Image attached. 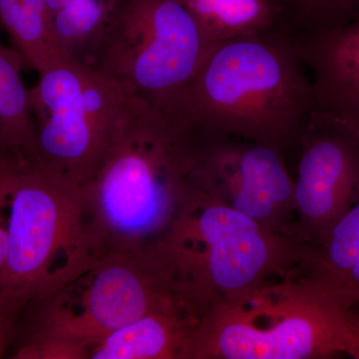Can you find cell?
Here are the masks:
<instances>
[{"mask_svg":"<svg viewBox=\"0 0 359 359\" xmlns=\"http://www.w3.org/2000/svg\"><path fill=\"white\" fill-rule=\"evenodd\" d=\"M191 125L128 96L100 167L81 188L91 264L108 255L165 248L198 189Z\"/></svg>","mask_w":359,"mask_h":359,"instance_id":"6da1fadb","label":"cell"},{"mask_svg":"<svg viewBox=\"0 0 359 359\" xmlns=\"http://www.w3.org/2000/svg\"><path fill=\"white\" fill-rule=\"evenodd\" d=\"M313 111V85L285 23L214 45L166 114L283 154L299 146Z\"/></svg>","mask_w":359,"mask_h":359,"instance_id":"7a4b0ae2","label":"cell"},{"mask_svg":"<svg viewBox=\"0 0 359 359\" xmlns=\"http://www.w3.org/2000/svg\"><path fill=\"white\" fill-rule=\"evenodd\" d=\"M359 359V325L306 271L215 302L180 359Z\"/></svg>","mask_w":359,"mask_h":359,"instance_id":"3957f363","label":"cell"},{"mask_svg":"<svg viewBox=\"0 0 359 359\" xmlns=\"http://www.w3.org/2000/svg\"><path fill=\"white\" fill-rule=\"evenodd\" d=\"M165 249L210 306L308 271L314 248L268 230L198 187Z\"/></svg>","mask_w":359,"mask_h":359,"instance_id":"277c9868","label":"cell"},{"mask_svg":"<svg viewBox=\"0 0 359 359\" xmlns=\"http://www.w3.org/2000/svg\"><path fill=\"white\" fill-rule=\"evenodd\" d=\"M8 212L2 294L27 308L91 264L77 184L18 155L11 167Z\"/></svg>","mask_w":359,"mask_h":359,"instance_id":"5b68a950","label":"cell"},{"mask_svg":"<svg viewBox=\"0 0 359 359\" xmlns=\"http://www.w3.org/2000/svg\"><path fill=\"white\" fill-rule=\"evenodd\" d=\"M189 292H197L165 248L108 255L32 304L40 309L22 344L65 342L90 353L104 337Z\"/></svg>","mask_w":359,"mask_h":359,"instance_id":"8992f818","label":"cell"},{"mask_svg":"<svg viewBox=\"0 0 359 359\" xmlns=\"http://www.w3.org/2000/svg\"><path fill=\"white\" fill-rule=\"evenodd\" d=\"M211 48L181 0H113L88 66L166 113Z\"/></svg>","mask_w":359,"mask_h":359,"instance_id":"52a82bcc","label":"cell"},{"mask_svg":"<svg viewBox=\"0 0 359 359\" xmlns=\"http://www.w3.org/2000/svg\"><path fill=\"white\" fill-rule=\"evenodd\" d=\"M28 95L36 126L34 161L82 188L107 154L129 95L114 80L73 60L39 73Z\"/></svg>","mask_w":359,"mask_h":359,"instance_id":"ba28073f","label":"cell"},{"mask_svg":"<svg viewBox=\"0 0 359 359\" xmlns=\"http://www.w3.org/2000/svg\"><path fill=\"white\" fill-rule=\"evenodd\" d=\"M195 129L198 187L268 230L290 235L294 179L283 153L266 144Z\"/></svg>","mask_w":359,"mask_h":359,"instance_id":"9c48e42d","label":"cell"},{"mask_svg":"<svg viewBox=\"0 0 359 359\" xmlns=\"http://www.w3.org/2000/svg\"><path fill=\"white\" fill-rule=\"evenodd\" d=\"M299 148L290 233L316 248L359 200V126L314 110Z\"/></svg>","mask_w":359,"mask_h":359,"instance_id":"30bf717a","label":"cell"},{"mask_svg":"<svg viewBox=\"0 0 359 359\" xmlns=\"http://www.w3.org/2000/svg\"><path fill=\"white\" fill-rule=\"evenodd\" d=\"M292 35L311 73L314 110L359 126V9L342 22Z\"/></svg>","mask_w":359,"mask_h":359,"instance_id":"8fae6325","label":"cell"},{"mask_svg":"<svg viewBox=\"0 0 359 359\" xmlns=\"http://www.w3.org/2000/svg\"><path fill=\"white\" fill-rule=\"evenodd\" d=\"M209 304L186 292L92 347L88 359H180Z\"/></svg>","mask_w":359,"mask_h":359,"instance_id":"7c38bea8","label":"cell"},{"mask_svg":"<svg viewBox=\"0 0 359 359\" xmlns=\"http://www.w3.org/2000/svg\"><path fill=\"white\" fill-rule=\"evenodd\" d=\"M308 273L344 308L359 309V200L314 249Z\"/></svg>","mask_w":359,"mask_h":359,"instance_id":"4fadbf2b","label":"cell"},{"mask_svg":"<svg viewBox=\"0 0 359 359\" xmlns=\"http://www.w3.org/2000/svg\"><path fill=\"white\" fill-rule=\"evenodd\" d=\"M211 46L285 25L280 0H181Z\"/></svg>","mask_w":359,"mask_h":359,"instance_id":"5bb4252c","label":"cell"},{"mask_svg":"<svg viewBox=\"0 0 359 359\" xmlns=\"http://www.w3.org/2000/svg\"><path fill=\"white\" fill-rule=\"evenodd\" d=\"M0 21L14 50L37 72L71 60L58 44L45 0H0Z\"/></svg>","mask_w":359,"mask_h":359,"instance_id":"9a60e30c","label":"cell"},{"mask_svg":"<svg viewBox=\"0 0 359 359\" xmlns=\"http://www.w3.org/2000/svg\"><path fill=\"white\" fill-rule=\"evenodd\" d=\"M2 32L4 29L0 21V33ZM23 65L20 54L7 48L0 39V141L14 152L34 159L36 126L28 90L21 78Z\"/></svg>","mask_w":359,"mask_h":359,"instance_id":"2e32d148","label":"cell"},{"mask_svg":"<svg viewBox=\"0 0 359 359\" xmlns=\"http://www.w3.org/2000/svg\"><path fill=\"white\" fill-rule=\"evenodd\" d=\"M113 0H74L52 16L61 49L75 62L89 65L102 34Z\"/></svg>","mask_w":359,"mask_h":359,"instance_id":"e0dca14e","label":"cell"},{"mask_svg":"<svg viewBox=\"0 0 359 359\" xmlns=\"http://www.w3.org/2000/svg\"><path fill=\"white\" fill-rule=\"evenodd\" d=\"M294 21L302 28L323 27L348 20L359 9V0H287Z\"/></svg>","mask_w":359,"mask_h":359,"instance_id":"ac0fdd59","label":"cell"},{"mask_svg":"<svg viewBox=\"0 0 359 359\" xmlns=\"http://www.w3.org/2000/svg\"><path fill=\"white\" fill-rule=\"evenodd\" d=\"M25 309L20 302L0 292V358L6 353L14 325Z\"/></svg>","mask_w":359,"mask_h":359,"instance_id":"d6986e66","label":"cell"},{"mask_svg":"<svg viewBox=\"0 0 359 359\" xmlns=\"http://www.w3.org/2000/svg\"><path fill=\"white\" fill-rule=\"evenodd\" d=\"M16 156H14L13 160L0 172V273L6 264L7 252H8V233H7L6 212L9 205V194H11V167Z\"/></svg>","mask_w":359,"mask_h":359,"instance_id":"ffe728a7","label":"cell"},{"mask_svg":"<svg viewBox=\"0 0 359 359\" xmlns=\"http://www.w3.org/2000/svg\"><path fill=\"white\" fill-rule=\"evenodd\" d=\"M73 1L74 0H45V4H46L47 11H48L51 18L52 16L55 15L59 11L65 9V7L69 6Z\"/></svg>","mask_w":359,"mask_h":359,"instance_id":"44dd1931","label":"cell"},{"mask_svg":"<svg viewBox=\"0 0 359 359\" xmlns=\"http://www.w3.org/2000/svg\"><path fill=\"white\" fill-rule=\"evenodd\" d=\"M18 154V153H15L14 151L11 150V149L7 148L6 146L4 145V143L0 141V172L13 160L14 156Z\"/></svg>","mask_w":359,"mask_h":359,"instance_id":"7402d4cb","label":"cell"},{"mask_svg":"<svg viewBox=\"0 0 359 359\" xmlns=\"http://www.w3.org/2000/svg\"><path fill=\"white\" fill-rule=\"evenodd\" d=\"M353 313L354 314V316H355L356 320H358L359 325V309H358V311H353Z\"/></svg>","mask_w":359,"mask_h":359,"instance_id":"603a6c76","label":"cell"}]
</instances>
